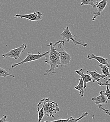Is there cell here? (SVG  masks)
<instances>
[{
  "label": "cell",
  "mask_w": 110,
  "mask_h": 122,
  "mask_svg": "<svg viewBox=\"0 0 110 122\" xmlns=\"http://www.w3.org/2000/svg\"><path fill=\"white\" fill-rule=\"evenodd\" d=\"M47 46L50 47L49 53L45 56V62L48 64L50 68L46 71L44 75H48L51 74H55V70L58 68L61 65L60 55L59 52L55 48L53 42H50Z\"/></svg>",
  "instance_id": "1"
},
{
  "label": "cell",
  "mask_w": 110,
  "mask_h": 122,
  "mask_svg": "<svg viewBox=\"0 0 110 122\" xmlns=\"http://www.w3.org/2000/svg\"><path fill=\"white\" fill-rule=\"evenodd\" d=\"M65 43L63 40H60L53 44L55 48L59 52L60 55L61 67L68 66L71 60V56L67 53L64 48Z\"/></svg>",
  "instance_id": "2"
},
{
  "label": "cell",
  "mask_w": 110,
  "mask_h": 122,
  "mask_svg": "<svg viewBox=\"0 0 110 122\" xmlns=\"http://www.w3.org/2000/svg\"><path fill=\"white\" fill-rule=\"evenodd\" d=\"M60 110V108L57 102L52 101L48 98H46V104L44 107L45 116L54 118V115H57V113Z\"/></svg>",
  "instance_id": "3"
},
{
  "label": "cell",
  "mask_w": 110,
  "mask_h": 122,
  "mask_svg": "<svg viewBox=\"0 0 110 122\" xmlns=\"http://www.w3.org/2000/svg\"><path fill=\"white\" fill-rule=\"evenodd\" d=\"M49 53V51H48L47 52H45L43 54H41L39 51H38V54H34L30 52H28L27 54L26 57L24 60H23L22 61H21L19 62L12 64L11 65V68H15V67L17 66H18L19 65L24 64L26 63H28V62H30L39 60L41 58L45 57Z\"/></svg>",
  "instance_id": "4"
},
{
  "label": "cell",
  "mask_w": 110,
  "mask_h": 122,
  "mask_svg": "<svg viewBox=\"0 0 110 122\" xmlns=\"http://www.w3.org/2000/svg\"><path fill=\"white\" fill-rule=\"evenodd\" d=\"M27 45L24 43L22 44L19 47L12 49L7 53L3 54L2 56L3 58L9 57L11 58H14L15 60H17L18 58H19L22 61L23 60L21 59L20 56L25 51Z\"/></svg>",
  "instance_id": "5"
},
{
  "label": "cell",
  "mask_w": 110,
  "mask_h": 122,
  "mask_svg": "<svg viewBox=\"0 0 110 122\" xmlns=\"http://www.w3.org/2000/svg\"><path fill=\"white\" fill-rule=\"evenodd\" d=\"M61 35L63 38V39L66 40V41H68L69 43L70 42V41H71L73 42V44L76 46L80 45V46H83V47H86L88 46V45L87 43H82L80 41H78L76 39L74 38L75 35H74L71 33V32L69 30L68 26H67L64 29L63 32L61 34Z\"/></svg>",
  "instance_id": "6"
},
{
  "label": "cell",
  "mask_w": 110,
  "mask_h": 122,
  "mask_svg": "<svg viewBox=\"0 0 110 122\" xmlns=\"http://www.w3.org/2000/svg\"><path fill=\"white\" fill-rule=\"evenodd\" d=\"M43 14L39 11L34 12L32 13L24 15L16 14L14 16V18H25L31 21H42Z\"/></svg>",
  "instance_id": "7"
},
{
  "label": "cell",
  "mask_w": 110,
  "mask_h": 122,
  "mask_svg": "<svg viewBox=\"0 0 110 122\" xmlns=\"http://www.w3.org/2000/svg\"><path fill=\"white\" fill-rule=\"evenodd\" d=\"M108 2V0H102L101 1H97L96 2V8L97 10V12L96 13L93 12L94 16L92 19V21H94L96 18L101 15L102 12L106 7L107 3Z\"/></svg>",
  "instance_id": "8"
},
{
  "label": "cell",
  "mask_w": 110,
  "mask_h": 122,
  "mask_svg": "<svg viewBox=\"0 0 110 122\" xmlns=\"http://www.w3.org/2000/svg\"><path fill=\"white\" fill-rule=\"evenodd\" d=\"M105 92L104 91H100L99 93L100 95L99 96L92 98L91 100L93 102H95L96 105L98 106L102 104H104L108 103L107 98L105 94Z\"/></svg>",
  "instance_id": "9"
},
{
  "label": "cell",
  "mask_w": 110,
  "mask_h": 122,
  "mask_svg": "<svg viewBox=\"0 0 110 122\" xmlns=\"http://www.w3.org/2000/svg\"><path fill=\"white\" fill-rule=\"evenodd\" d=\"M46 104V98H44L40 100L37 105V113L38 114V122H40L45 116L44 107Z\"/></svg>",
  "instance_id": "10"
},
{
  "label": "cell",
  "mask_w": 110,
  "mask_h": 122,
  "mask_svg": "<svg viewBox=\"0 0 110 122\" xmlns=\"http://www.w3.org/2000/svg\"><path fill=\"white\" fill-rule=\"evenodd\" d=\"M75 72L77 75H79L82 78L84 84V89L85 90L87 87V84L89 82H91L92 81L93 82V79L92 77L87 73H84L83 70L81 68L80 69L78 70H76Z\"/></svg>",
  "instance_id": "11"
},
{
  "label": "cell",
  "mask_w": 110,
  "mask_h": 122,
  "mask_svg": "<svg viewBox=\"0 0 110 122\" xmlns=\"http://www.w3.org/2000/svg\"><path fill=\"white\" fill-rule=\"evenodd\" d=\"M87 58L89 60H96L99 62L100 64L105 65L110 68V64L108 63V59L107 58H104L102 56H96L94 54H88L87 56Z\"/></svg>",
  "instance_id": "12"
},
{
  "label": "cell",
  "mask_w": 110,
  "mask_h": 122,
  "mask_svg": "<svg viewBox=\"0 0 110 122\" xmlns=\"http://www.w3.org/2000/svg\"><path fill=\"white\" fill-rule=\"evenodd\" d=\"M86 73L89 74L92 77L93 79V82H95V81L100 82L101 79H105L108 76L104 75H101L98 73L96 70H94L93 71H91L88 70L86 71Z\"/></svg>",
  "instance_id": "13"
},
{
  "label": "cell",
  "mask_w": 110,
  "mask_h": 122,
  "mask_svg": "<svg viewBox=\"0 0 110 122\" xmlns=\"http://www.w3.org/2000/svg\"><path fill=\"white\" fill-rule=\"evenodd\" d=\"M75 89L79 92V95L81 97H83L84 94V84L83 80L81 77L79 78V82L77 86L75 87Z\"/></svg>",
  "instance_id": "14"
},
{
  "label": "cell",
  "mask_w": 110,
  "mask_h": 122,
  "mask_svg": "<svg viewBox=\"0 0 110 122\" xmlns=\"http://www.w3.org/2000/svg\"><path fill=\"white\" fill-rule=\"evenodd\" d=\"M109 82H110V78L106 81L105 83H102L101 82H99L98 83V85L100 86H106V91L105 92V94L106 96L107 99L110 100V90L109 88V86L108 85V84L109 83Z\"/></svg>",
  "instance_id": "15"
},
{
  "label": "cell",
  "mask_w": 110,
  "mask_h": 122,
  "mask_svg": "<svg viewBox=\"0 0 110 122\" xmlns=\"http://www.w3.org/2000/svg\"><path fill=\"white\" fill-rule=\"evenodd\" d=\"M99 67L101 69L103 75H106L108 77H110V72L109 71V67L107 66L102 64H100L99 65Z\"/></svg>",
  "instance_id": "16"
},
{
  "label": "cell",
  "mask_w": 110,
  "mask_h": 122,
  "mask_svg": "<svg viewBox=\"0 0 110 122\" xmlns=\"http://www.w3.org/2000/svg\"><path fill=\"white\" fill-rule=\"evenodd\" d=\"M88 115H89V113L88 112H84V113H82L81 116L78 118H74L72 117H71L68 118V122H78L81 119L85 117H87L88 116Z\"/></svg>",
  "instance_id": "17"
},
{
  "label": "cell",
  "mask_w": 110,
  "mask_h": 122,
  "mask_svg": "<svg viewBox=\"0 0 110 122\" xmlns=\"http://www.w3.org/2000/svg\"><path fill=\"white\" fill-rule=\"evenodd\" d=\"M81 5H91L93 8H96V4H95L94 0H81Z\"/></svg>",
  "instance_id": "18"
},
{
  "label": "cell",
  "mask_w": 110,
  "mask_h": 122,
  "mask_svg": "<svg viewBox=\"0 0 110 122\" xmlns=\"http://www.w3.org/2000/svg\"><path fill=\"white\" fill-rule=\"evenodd\" d=\"M10 70H9V71L8 72L5 69H4L2 68H0V76L1 77H6L7 76H9L15 78V76L14 75L10 74Z\"/></svg>",
  "instance_id": "19"
},
{
  "label": "cell",
  "mask_w": 110,
  "mask_h": 122,
  "mask_svg": "<svg viewBox=\"0 0 110 122\" xmlns=\"http://www.w3.org/2000/svg\"><path fill=\"white\" fill-rule=\"evenodd\" d=\"M98 107H99L100 109L103 110L105 112V114H106V115H107L110 116V112L109 111V110H108V109H105V108L104 107H103L102 106V105H100L98 106Z\"/></svg>",
  "instance_id": "20"
},
{
  "label": "cell",
  "mask_w": 110,
  "mask_h": 122,
  "mask_svg": "<svg viewBox=\"0 0 110 122\" xmlns=\"http://www.w3.org/2000/svg\"><path fill=\"white\" fill-rule=\"evenodd\" d=\"M68 118L66 119H58V120H53V121H42V122H68Z\"/></svg>",
  "instance_id": "21"
},
{
  "label": "cell",
  "mask_w": 110,
  "mask_h": 122,
  "mask_svg": "<svg viewBox=\"0 0 110 122\" xmlns=\"http://www.w3.org/2000/svg\"><path fill=\"white\" fill-rule=\"evenodd\" d=\"M6 118H7V116L4 115V116H3V117L0 119V122H6Z\"/></svg>",
  "instance_id": "22"
},
{
  "label": "cell",
  "mask_w": 110,
  "mask_h": 122,
  "mask_svg": "<svg viewBox=\"0 0 110 122\" xmlns=\"http://www.w3.org/2000/svg\"><path fill=\"white\" fill-rule=\"evenodd\" d=\"M108 86H109V87H110V84L109 83L108 84Z\"/></svg>",
  "instance_id": "23"
}]
</instances>
